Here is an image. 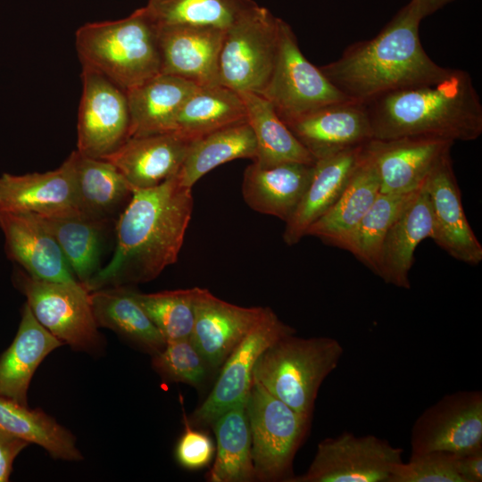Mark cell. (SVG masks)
I'll list each match as a JSON object with an SVG mask.
<instances>
[{
	"label": "cell",
	"mask_w": 482,
	"mask_h": 482,
	"mask_svg": "<svg viewBox=\"0 0 482 482\" xmlns=\"http://www.w3.org/2000/svg\"><path fill=\"white\" fill-rule=\"evenodd\" d=\"M193 212L192 188L178 173L134 189L116 227L112 258L85 285L91 292L150 281L178 260Z\"/></svg>",
	"instance_id": "cell-1"
},
{
	"label": "cell",
	"mask_w": 482,
	"mask_h": 482,
	"mask_svg": "<svg viewBox=\"0 0 482 482\" xmlns=\"http://www.w3.org/2000/svg\"><path fill=\"white\" fill-rule=\"evenodd\" d=\"M421 17L407 4L373 38L347 46L341 56L320 67L347 98L368 104L387 93L445 75L419 35Z\"/></svg>",
	"instance_id": "cell-2"
},
{
	"label": "cell",
	"mask_w": 482,
	"mask_h": 482,
	"mask_svg": "<svg viewBox=\"0 0 482 482\" xmlns=\"http://www.w3.org/2000/svg\"><path fill=\"white\" fill-rule=\"evenodd\" d=\"M372 139L423 137L473 141L482 134V104L471 76L449 68L442 77L365 104Z\"/></svg>",
	"instance_id": "cell-3"
},
{
	"label": "cell",
	"mask_w": 482,
	"mask_h": 482,
	"mask_svg": "<svg viewBox=\"0 0 482 482\" xmlns=\"http://www.w3.org/2000/svg\"><path fill=\"white\" fill-rule=\"evenodd\" d=\"M75 46L81 64L125 92L161 73L158 27L145 7L120 20L82 25Z\"/></svg>",
	"instance_id": "cell-4"
},
{
	"label": "cell",
	"mask_w": 482,
	"mask_h": 482,
	"mask_svg": "<svg viewBox=\"0 0 482 482\" xmlns=\"http://www.w3.org/2000/svg\"><path fill=\"white\" fill-rule=\"evenodd\" d=\"M343 353V345L336 338H303L290 334L274 342L259 356L253 382L312 419L319 389L336 370Z\"/></svg>",
	"instance_id": "cell-5"
},
{
	"label": "cell",
	"mask_w": 482,
	"mask_h": 482,
	"mask_svg": "<svg viewBox=\"0 0 482 482\" xmlns=\"http://www.w3.org/2000/svg\"><path fill=\"white\" fill-rule=\"evenodd\" d=\"M280 18L252 3L225 30L219 83L237 92L262 94L274 69Z\"/></svg>",
	"instance_id": "cell-6"
},
{
	"label": "cell",
	"mask_w": 482,
	"mask_h": 482,
	"mask_svg": "<svg viewBox=\"0 0 482 482\" xmlns=\"http://www.w3.org/2000/svg\"><path fill=\"white\" fill-rule=\"evenodd\" d=\"M255 480L290 482L312 421L253 382L246 402Z\"/></svg>",
	"instance_id": "cell-7"
},
{
	"label": "cell",
	"mask_w": 482,
	"mask_h": 482,
	"mask_svg": "<svg viewBox=\"0 0 482 482\" xmlns=\"http://www.w3.org/2000/svg\"><path fill=\"white\" fill-rule=\"evenodd\" d=\"M13 280L37 321L62 344L90 354L104 350L90 292L83 284L43 280L23 270L15 271Z\"/></svg>",
	"instance_id": "cell-8"
},
{
	"label": "cell",
	"mask_w": 482,
	"mask_h": 482,
	"mask_svg": "<svg viewBox=\"0 0 482 482\" xmlns=\"http://www.w3.org/2000/svg\"><path fill=\"white\" fill-rule=\"evenodd\" d=\"M284 122L319 107L351 100L303 54L291 26L280 20L278 48L270 79L262 94Z\"/></svg>",
	"instance_id": "cell-9"
},
{
	"label": "cell",
	"mask_w": 482,
	"mask_h": 482,
	"mask_svg": "<svg viewBox=\"0 0 482 482\" xmlns=\"http://www.w3.org/2000/svg\"><path fill=\"white\" fill-rule=\"evenodd\" d=\"M403 453L374 435L345 431L320 441L306 472L290 482H389Z\"/></svg>",
	"instance_id": "cell-10"
},
{
	"label": "cell",
	"mask_w": 482,
	"mask_h": 482,
	"mask_svg": "<svg viewBox=\"0 0 482 482\" xmlns=\"http://www.w3.org/2000/svg\"><path fill=\"white\" fill-rule=\"evenodd\" d=\"M267 307L262 320L246 334L220 367V375L208 396L188 420L198 428L211 427L224 411L245 401L253 385V372L259 356L279 338L295 333Z\"/></svg>",
	"instance_id": "cell-11"
},
{
	"label": "cell",
	"mask_w": 482,
	"mask_h": 482,
	"mask_svg": "<svg viewBox=\"0 0 482 482\" xmlns=\"http://www.w3.org/2000/svg\"><path fill=\"white\" fill-rule=\"evenodd\" d=\"M482 450V392L445 395L425 409L411 431V455L447 452L458 455Z\"/></svg>",
	"instance_id": "cell-12"
},
{
	"label": "cell",
	"mask_w": 482,
	"mask_h": 482,
	"mask_svg": "<svg viewBox=\"0 0 482 482\" xmlns=\"http://www.w3.org/2000/svg\"><path fill=\"white\" fill-rule=\"evenodd\" d=\"M81 65L77 151L103 159L129 137L128 99L126 92L107 77L90 66Z\"/></svg>",
	"instance_id": "cell-13"
},
{
	"label": "cell",
	"mask_w": 482,
	"mask_h": 482,
	"mask_svg": "<svg viewBox=\"0 0 482 482\" xmlns=\"http://www.w3.org/2000/svg\"><path fill=\"white\" fill-rule=\"evenodd\" d=\"M267 307H243L223 301L196 287L195 321L190 340L211 370L221 367L246 334L262 320Z\"/></svg>",
	"instance_id": "cell-14"
},
{
	"label": "cell",
	"mask_w": 482,
	"mask_h": 482,
	"mask_svg": "<svg viewBox=\"0 0 482 482\" xmlns=\"http://www.w3.org/2000/svg\"><path fill=\"white\" fill-rule=\"evenodd\" d=\"M423 184L434 220L433 241L458 261L480 263L482 245L467 220L451 153L439 160Z\"/></svg>",
	"instance_id": "cell-15"
},
{
	"label": "cell",
	"mask_w": 482,
	"mask_h": 482,
	"mask_svg": "<svg viewBox=\"0 0 482 482\" xmlns=\"http://www.w3.org/2000/svg\"><path fill=\"white\" fill-rule=\"evenodd\" d=\"M285 123L315 161L372 139L366 105L353 100L319 107Z\"/></svg>",
	"instance_id": "cell-16"
},
{
	"label": "cell",
	"mask_w": 482,
	"mask_h": 482,
	"mask_svg": "<svg viewBox=\"0 0 482 482\" xmlns=\"http://www.w3.org/2000/svg\"><path fill=\"white\" fill-rule=\"evenodd\" d=\"M453 142L423 137L371 139L366 144L378 172L380 193L403 195L419 188Z\"/></svg>",
	"instance_id": "cell-17"
},
{
	"label": "cell",
	"mask_w": 482,
	"mask_h": 482,
	"mask_svg": "<svg viewBox=\"0 0 482 482\" xmlns=\"http://www.w3.org/2000/svg\"><path fill=\"white\" fill-rule=\"evenodd\" d=\"M225 30L195 26L158 27L161 73L199 87L220 85L219 56Z\"/></svg>",
	"instance_id": "cell-18"
},
{
	"label": "cell",
	"mask_w": 482,
	"mask_h": 482,
	"mask_svg": "<svg viewBox=\"0 0 482 482\" xmlns=\"http://www.w3.org/2000/svg\"><path fill=\"white\" fill-rule=\"evenodd\" d=\"M193 141L174 130L130 137L103 159L119 170L132 191L149 188L179 172Z\"/></svg>",
	"instance_id": "cell-19"
},
{
	"label": "cell",
	"mask_w": 482,
	"mask_h": 482,
	"mask_svg": "<svg viewBox=\"0 0 482 482\" xmlns=\"http://www.w3.org/2000/svg\"><path fill=\"white\" fill-rule=\"evenodd\" d=\"M0 212H27L42 217L80 214L70 159L56 170L43 173H3Z\"/></svg>",
	"instance_id": "cell-20"
},
{
	"label": "cell",
	"mask_w": 482,
	"mask_h": 482,
	"mask_svg": "<svg viewBox=\"0 0 482 482\" xmlns=\"http://www.w3.org/2000/svg\"><path fill=\"white\" fill-rule=\"evenodd\" d=\"M0 229L8 257L28 274L48 281H78L55 238L37 215L0 212Z\"/></svg>",
	"instance_id": "cell-21"
},
{
	"label": "cell",
	"mask_w": 482,
	"mask_h": 482,
	"mask_svg": "<svg viewBox=\"0 0 482 482\" xmlns=\"http://www.w3.org/2000/svg\"><path fill=\"white\" fill-rule=\"evenodd\" d=\"M423 183L391 224L382 245L377 273L386 283L405 289L411 287L409 272L418 245L434 237V220Z\"/></svg>",
	"instance_id": "cell-22"
},
{
	"label": "cell",
	"mask_w": 482,
	"mask_h": 482,
	"mask_svg": "<svg viewBox=\"0 0 482 482\" xmlns=\"http://www.w3.org/2000/svg\"><path fill=\"white\" fill-rule=\"evenodd\" d=\"M365 145L315 161L311 181L295 212L285 222L283 239L287 245L297 244L306 236L310 226L340 197L363 154Z\"/></svg>",
	"instance_id": "cell-23"
},
{
	"label": "cell",
	"mask_w": 482,
	"mask_h": 482,
	"mask_svg": "<svg viewBox=\"0 0 482 482\" xmlns=\"http://www.w3.org/2000/svg\"><path fill=\"white\" fill-rule=\"evenodd\" d=\"M313 165L288 162L263 167L253 162L244 171L243 198L253 211L287 222L311 181Z\"/></svg>",
	"instance_id": "cell-24"
},
{
	"label": "cell",
	"mask_w": 482,
	"mask_h": 482,
	"mask_svg": "<svg viewBox=\"0 0 482 482\" xmlns=\"http://www.w3.org/2000/svg\"><path fill=\"white\" fill-rule=\"evenodd\" d=\"M62 345L37 321L25 303L15 337L0 356V397L28 406V389L36 370Z\"/></svg>",
	"instance_id": "cell-25"
},
{
	"label": "cell",
	"mask_w": 482,
	"mask_h": 482,
	"mask_svg": "<svg viewBox=\"0 0 482 482\" xmlns=\"http://www.w3.org/2000/svg\"><path fill=\"white\" fill-rule=\"evenodd\" d=\"M380 193L374 162L364 146L363 154L337 202L306 232L323 242L345 250L357 225Z\"/></svg>",
	"instance_id": "cell-26"
},
{
	"label": "cell",
	"mask_w": 482,
	"mask_h": 482,
	"mask_svg": "<svg viewBox=\"0 0 482 482\" xmlns=\"http://www.w3.org/2000/svg\"><path fill=\"white\" fill-rule=\"evenodd\" d=\"M198 87L181 78L159 73L127 90L129 137L172 131L179 111Z\"/></svg>",
	"instance_id": "cell-27"
},
{
	"label": "cell",
	"mask_w": 482,
	"mask_h": 482,
	"mask_svg": "<svg viewBox=\"0 0 482 482\" xmlns=\"http://www.w3.org/2000/svg\"><path fill=\"white\" fill-rule=\"evenodd\" d=\"M134 291L126 286L91 291L93 315L98 328L112 329L154 355L164 348L166 340L137 300Z\"/></svg>",
	"instance_id": "cell-28"
},
{
	"label": "cell",
	"mask_w": 482,
	"mask_h": 482,
	"mask_svg": "<svg viewBox=\"0 0 482 482\" xmlns=\"http://www.w3.org/2000/svg\"><path fill=\"white\" fill-rule=\"evenodd\" d=\"M68 158L80 214L107 221L130 198V186L119 170L105 159L88 157L77 150Z\"/></svg>",
	"instance_id": "cell-29"
},
{
	"label": "cell",
	"mask_w": 482,
	"mask_h": 482,
	"mask_svg": "<svg viewBox=\"0 0 482 482\" xmlns=\"http://www.w3.org/2000/svg\"><path fill=\"white\" fill-rule=\"evenodd\" d=\"M245 108L246 120L256 142L253 162L263 167L315 160L281 120L270 102L254 92H238Z\"/></svg>",
	"instance_id": "cell-30"
},
{
	"label": "cell",
	"mask_w": 482,
	"mask_h": 482,
	"mask_svg": "<svg viewBox=\"0 0 482 482\" xmlns=\"http://www.w3.org/2000/svg\"><path fill=\"white\" fill-rule=\"evenodd\" d=\"M246 402L227 410L211 425L216 437V455L207 474L210 482L255 480Z\"/></svg>",
	"instance_id": "cell-31"
},
{
	"label": "cell",
	"mask_w": 482,
	"mask_h": 482,
	"mask_svg": "<svg viewBox=\"0 0 482 482\" xmlns=\"http://www.w3.org/2000/svg\"><path fill=\"white\" fill-rule=\"evenodd\" d=\"M256 142L247 120L208 133L194 140L178 172L188 187L216 167L236 159L254 160Z\"/></svg>",
	"instance_id": "cell-32"
},
{
	"label": "cell",
	"mask_w": 482,
	"mask_h": 482,
	"mask_svg": "<svg viewBox=\"0 0 482 482\" xmlns=\"http://www.w3.org/2000/svg\"><path fill=\"white\" fill-rule=\"evenodd\" d=\"M246 120L238 92L221 85L198 87L179 111L173 130L195 140L221 128Z\"/></svg>",
	"instance_id": "cell-33"
},
{
	"label": "cell",
	"mask_w": 482,
	"mask_h": 482,
	"mask_svg": "<svg viewBox=\"0 0 482 482\" xmlns=\"http://www.w3.org/2000/svg\"><path fill=\"white\" fill-rule=\"evenodd\" d=\"M0 431L43 447L54 459L83 458L74 435L41 409L0 397Z\"/></svg>",
	"instance_id": "cell-34"
},
{
	"label": "cell",
	"mask_w": 482,
	"mask_h": 482,
	"mask_svg": "<svg viewBox=\"0 0 482 482\" xmlns=\"http://www.w3.org/2000/svg\"><path fill=\"white\" fill-rule=\"evenodd\" d=\"M38 218L55 238L77 280L85 286L101 269L106 221L81 214Z\"/></svg>",
	"instance_id": "cell-35"
},
{
	"label": "cell",
	"mask_w": 482,
	"mask_h": 482,
	"mask_svg": "<svg viewBox=\"0 0 482 482\" xmlns=\"http://www.w3.org/2000/svg\"><path fill=\"white\" fill-rule=\"evenodd\" d=\"M253 0H148L157 25L208 27L226 30Z\"/></svg>",
	"instance_id": "cell-36"
},
{
	"label": "cell",
	"mask_w": 482,
	"mask_h": 482,
	"mask_svg": "<svg viewBox=\"0 0 482 482\" xmlns=\"http://www.w3.org/2000/svg\"><path fill=\"white\" fill-rule=\"evenodd\" d=\"M413 192L403 195L379 193L345 245V250L376 274L385 237Z\"/></svg>",
	"instance_id": "cell-37"
},
{
	"label": "cell",
	"mask_w": 482,
	"mask_h": 482,
	"mask_svg": "<svg viewBox=\"0 0 482 482\" xmlns=\"http://www.w3.org/2000/svg\"><path fill=\"white\" fill-rule=\"evenodd\" d=\"M196 287L144 294L135 296L167 342L190 338Z\"/></svg>",
	"instance_id": "cell-38"
},
{
	"label": "cell",
	"mask_w": 482,
	"mask_h": 482,
	"mask_svg": "<svg viewBox=\"0 0 482 482\" xmlns=\"http://www.w3.org/2000/svg\"><path fill=\"white\" fill-rule=\"evenodd\" d=\"M152 367L163 379L199 387L212 370L190 338L167 342L152 355Z\"/></svg>",
	"instance_id": "cell-39"
},
{
	"label": "cell",
	"mask_w": 482,
	"mask_h": 482,
	"mask_svg": "<svg viewBox=\"0 0 482 482\" xmlns=\"http://www.w3.org/2000/svg\"><path fill=\"white\" fill-rule=\"evenodd\" d=\"M457 457L458 454L439 451L411 455L407 462L394 468L389 482H462Z\"/></svg>",
	"instance_id": "cell-40"
},
{
	"label": "cell",
	"mask_w": 482,
	"mask_h": 482,
	"mask_svg": "<svg viewBox=\"0 0 482 482\" xmlns=\"http://www.w3.org/2000/svg\"><path fill=\"white\" fill-rule=\"evenodd\" d=\"M183 418L185 432L177 444L176 459L186 469H201L212 460L215 451L214 445L208 435L189 425L185 413Z\"/></svg>",
	"instance_id": "cell-41"
},
{
	"label": "cell",
	"mask_w": 482,
	"mask_h": 482,
	"mask_svg": "<svg viewBox=\"0 0 482 482\" xmlns=\"http://www.w3.org/2000/svg\"><path fill=\"white\" fill-rule=\"evenodd\" d=\"M28 445L21 438L0 431V482L9 480L14 459Z\"/></svg>",
	"instance_id": "cell-42"
},
{
	"label": "cell",
	"mask_w": 482,
	"mask_h": 482,
	"mask_svg": "<svg viewBox=\"0 0 482 482\" xmlns=\"http://www.w3.org/2000/svg\"><path fill=\"white\" fill-rule=\"evenodd\" d=\"M457 470L462 482H481L482 450L458 455Z\"/></svg>",
	"instance_id": "cell-43"
},
{
	"label": "cell",
	"mask_w": 482,
	"mask_h": 482,
	"mask_svg": "<svg viewBox=\"0 0 482 482\" xmlns=\"http://www.w3.org/2000/svg\"><path fill=\"white\" fill-rule=\"evenodd\" d=\"M453 0H411L409 3L421 19L430 15Z\"/></svg>",
	"instance_id": "cell-44"
}]
</instances>
